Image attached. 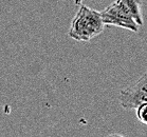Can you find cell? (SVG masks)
<instances>
[{"label": "cell", "mask_w": 147, "mask_h": 137, "mask_svg": "<svg viewBox=\"0 0 147 137\" xmlns=\"http://www.w3.org/2000/svg\"><path fill=\"white\" fill-rule=\"evenodd\" d=\"M105 27L100 12L92 10L85 4H80L77 13L73 17L69 36L76 41L88 42L103 33Z\"/></svg>", "instance_id": "1"}, {"label": "cell", "mask_w": 147, "mask_h": 137, "mask_svg": "<svg viewBox=\"0 0 147 137\" xmlns=\"http://www.w3.org/2000/svg\"><path fill=\"white\" fill-rule=\"evenodd\" d=\"M100 16L105 25H114L122 29L130 30L137 33L139 31V24L134 21L130 13L124 7L121 0H115L113 3L105 7L100 12Z\"/></svg>", "instance_id": "2"}, {"label": "cell", "mask_w": 147, "mask_h": 137, "mask_svg": "<svg viewBox=\"0 0 147 137\" xmlns=\"http://www.w3.org/2000/svg\"><path fill=\"white\" fill-rule=\"evenodd\" d=\"M120 102L124 109L132 110L147 102V73L143 74L131 87L120 92Z\"/></svg>", "instance_id": "3"}, {"label": "cell", "mask_w": 147, "mask_h": 137, "mask_svg": "<svg viewBox=\"0 0 147 137\" xmlns=\"http://www.w3.org/2000/svg\"><path fill=\"white\" fill-rule=\"evenodd\" d=\"M124 7L130 13L134 21L139 27H143V15H142V0H121Z\"/></svg>", "instance_id": "4"}, {"label": "cell", "mask_w": 147, "mask_h": 137, "mask_svg": "<svg viewBox=\"0 0 147 137\" xmlns=\"http://www.w3.org/2000/svg\"><path fill=\"white\" fill-rule=\"evenodd\" d=\"M137 110V117L139 121L144 124H147V102L140 104L139 107L136 108Z\"/></svg>", "instance_id": "5"}]
</instances>
